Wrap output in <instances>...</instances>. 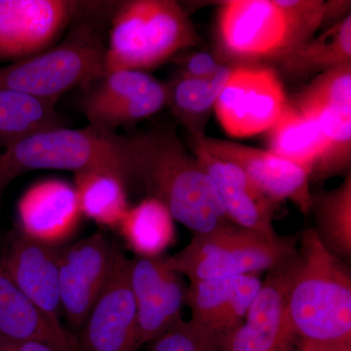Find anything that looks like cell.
I'll return each instance as SVG.
<instances>
[{
  "instance_id": "18",
  "label": "cell",
  "mask_w": 351,
  "mask_h": 351,
  "mask_svg": "<svg viewBox=\"0 0 351 351\" xmlns=\"http://www.w3.org/2000/svg\"><path fill=\"white\" fill-rule=\"evenodd\" d=\"M17 215L22 234L52 246L69 239L82 217L75 186L60 179L32 184L21 196Z\"/></svg>"
},
{
  "instance_id": "12",
  "label": "cell",
  "mask_w": 351,
  "mask_h": 351,
  "mask_svg": "<svg viewBox=\"0 0 351 351\" xmlns=\"http://www.w3.org/2000/svg\"><path fill=\"white\" fill-rule=\"evenodd\" d=\"M292 261L269 272L244 322L221 336V351H298L287 308Z\"/></svg>"
},
{
  "instance_id": "17",
  "label": "cell",
  "mask_w": 351,
  "mask_h": 351,
  "mask_svg": "<svg viewBox=\"0 0 351 351\" xmlns=\"http://www.w3.org/2000/svg\"><path fill=\"white\" fill-rule=\"evenodd\" d=\"M191 145L195 158L213 181L233 225L277 237L272 221L278 204L263 195L239 166L208 151L196 138H193Z\"/></svg>"
},
{
  "instance_id": "27",
  "label": "cell",
  "mask_w": 351,
  "mask_h": 351,
  "mask_svg": "<svg viewBox=\"0 0 351 351\" xmlns=\"http://www.w3.org/2000/svg\"><path fill=\"white\" fill-rule=\"evenodd\" d=\"M314 232L328 251L341 260L351 257V173L338 188L313 195Z\"/></svg>"
},
{
  "instance_id": "9",
  "label": "cell",
  "mask_w": 351,
  "mask_h": 351,
  "mask_svg": "<svg viewBox=\"0 0 351 351\" xmlns=\"http://www.w3.org/2000/svg\"><path fill=\"white\" fill-rule=\"evenodd\" d=\"M87 4L69 0H0V62L49 49Z\"/></svg>"
},
{
  "instance_id": "31",
  "label": "cell",
  "mask_w": 351,
  "mask_h": 351,
  "mask_svg": "<svg viewBox=\"0 0 351 351\" xmlns=\"http://www.w3.org/2000/svg\"><path fill=\"white\" fill-rule=\"evenodd\" d=\"M263 281L258 274L232 276L230 295L223 323L221 335L232 331L244 322L246 314L262 289Z\"/></svg>"
},
{
  "instance_id": "2",
  "label": "cell",
  "mask_w": 351,
  "mask_h": 351,
  "mask_svg": "<svg viewBox=\"0 0 351 351\" xmlns=\"http://www.w3.org/2000/svg\"><path fill=\"white\" fill-rule=\"evenodd\" d=\"M291 263L287 308L300 339L351 341V276L314 230L302 233Z\"/></svg>"
},
{
  "instance_id": "13",
  "label": "cell",
  "mask_w": 351,
  "mask_h": 351,
  "mask_svg": "<svg viewBox=\"0 0 351 351\" xmlns=\"http://www.w3.org/2000/svg\"><path fill=\"white\" fill-rule=\"evenodd\" d=\"M117 248L94 233L60 250V293L63 316L80 331L107 283Z\"/></svg>"
},
{
  "instance_id": "20",
  "label": "cell",
  "mask_w": 351,
  "mask_h": 351,
  "mask_svg": "<svg viewBox=\"0 0 351 351\" xmlns=\"http://www.w3.org/2000/svg\"><path fill=\"white\" fill-rule=\"evenodd\" d=\"M127 176L112 168L75 173V186L82 216L108 228H119L128 211Z\"/></svg>"
},
{
  "instance_id": "36",
  "label": "cell",
  "mask_w": 351,
  "mask_h": 351,
  "mask_svg": "<svg viewBox=\"0 0 351 351\" xmlns=\"http://www.w3.org/2000/svg\"><path fill=\"white\" fill-rule=\"evenodd\" d=\"M0 351H11L10 339L0 337Z\"/></svg>"
},
{
  "instance_id": "25",
  "label": "cell",
  "mask_w": 351,
  "mask_h": 351,
  "mask_svg": "<svg viewBox=\"0 0 351 351\" xmlns=\"http://www.w3.org/2000/svg\"><path fill=\"white\" fill-rule=\"evenodd\" d=\"M119 230L136 257H161L175 241L174 218L165 205L154 197L129 208Z\"/></svg>"
},
{
  "instance_id": "24",
  "label": "cell",
  "mask_w": 351,
  "mask_h": 351,
  "mask_svg": "<svg viewBox=\"0 0 351 351\" xmlns=\"http://www.w3.org/2000/svg\"><path fill=\"white\" fill-rule=\"evenodd\" d=\"M290 77H306L351 64V15L278 61Z\"/></svg>"
},
{
  "instance_id": "35",
  "label": "cell",
  "mask_w": 351,
  "mask_h": 351,
  "mask_svg": "<svg viewBox=\"0 0 351 351\" xmlns=\"http://www.w3.org/2000/svg\"><path fill=\"white\" fill-rule=\"evenodd\" d=\"M11 351H58L45 343L38 341H11Z\"/></svg>"
},
{
  "instance_id": "11",
  "label": "cell",
  "mask_w": 351,
  "mask_h": 351,
  "mask_svg": "<svg viewBox=\"0 0 351 351\" xmlns=\"http://www.w3.org/2000/svg\"><path fill=\"white\" fill-rule=\"evenodd\" d=\"M129 258L117 248L107 283L80 329L82 351H137L138 321Z\"/></svg>"
},
{
  "instance_id": "5",
  "label": "cell",
  "mask_w": 351,
  "mask_h": 351,
  "mask_svg": "<svg viewBox=\"0 0 351 351\" xmlns=\"http://www.w3.org/2000/svg\"><path fill=\"white\" fill-rule=\"evenodd\" d=\"M91 168L121 171L131 180L127 137L92 124L58 127L29 136L0 154V177L9 184L29 171L76 173Z\"/></svg>"
},
{
  "instance_id": "21",
  "label": "cell",
  "mask_w": 351,
  "mask_h": 351,
  "mask_svg": "<svg viewBox=\"0 0 351 351\" xmlns=\"http://www.w3.org/2000/svg\"><path fill=\"white\" fill-rule=\"evenodd\" d=\"M234 64H226L218 73L206 78L178 75L166 82L167 105L193 138L206 136V127L217 99L230 77Z\"/></svg>"
},
{
  "instance_id": "26",
  "label": "cell",
  "mask_w": 351,
  "mask_h": 351,
  "mask_svg": "<svg viewBox=\"0 0 351 351\" xmlns=\"http://www.w3.org/2000/svg\"><path fill=\"white\" fill-rule=\"evenodd\" d=\"M55 106L24 92L0 87V147L8 149L24 138L64 127Z\"/></svg>"
},
{
  "instance_id": "23",
  "label": "cell",
  "mask_w": 351,
  "mask_h": 351,
  "mask_svg": "<svg viewBox=\"0 0 351 351\" xmlns=\"http://www.w3.org/2000/svg\"><path fill=\"white\" fill-rule=\"evenodd\" d=\"M293 104L317 121L326 138V151L311 173V179L350 172L351 104L300 98Z\"/></svg>"
},
{
  "instance_id": "22",
  "label": "cell",
  "mask_w": 351,
  "mask_h": 351,
  "mask_svg": "<svg viewBox=\"0 0 351 351\" xmlns=\"http://www.w3.org/2000/svg\"><path fill=\"white\" fill-rule=\"evenodd\" d=\"M267 151L313 173L326 151L319 124L289 101L282 115L267 132Z\"/></svg>"
},
{
  "instance_id": "15",
  "label": "cell",
  "mask_w": 351,
  "mask_h": 351,
  "mask_svg": "<svg viewBox=\"0 0 351 351\" xmlns=\"http://www.w3.org/2000/svg\"><path fill=\"white\" fill-rule=\"evenodd\" d=\"M193 138L208 151L239 166L263 195L277 204L290 200L302 213L311 212L313 195L308 170L269 151L207 136Z\"/></svg>"
},
{
  "instance_id": "32",
  "label": "cell",
  "mask_w": 351,
  "mask_h": 351,
  "mask_svg": "<svg viewBox=\"0 0 351 351\" xmlns=\"http://www.w3.org/2000/svg\"><path fill=\"white\" fill-rule=\"evenodd\" d=\"M179 68V75L186 77L206 78L213 76L228 64L218 52L195 51L173 58Z\"/></svg>"
},
{
  "instance_id": "34",
  "label": "cell",
  "mask_w": 351,
  "mask_h": 351,
  "mask_svg": "<svg viewBox=\"0 0 351 351\" xmlns=\"http://www.w3.org/2000/svg\"><path fill=\"white\" fill-rule=\"evenodd\" d=\"M298 351H351V341L332 343L300 339Z\"/></svg>"
},
{
  "instance_id": "14",
  "label": "cell",
  "mask_w": 351,
  "mask_h": 351,
  "mask_svg": "<svg viewBox=\"0 0 351 351\" xmlns=\"http://www.w3.org/2000/svg\"><path fill=\"white\" fill-rule=\"evenodd\" d=\"M128 274L137 308L140 348L156 341L182 319L188 288L163 257L132 258Z\"/></svg>"
},
{
  "instance_id": "6",
  "label": "cell",
  "mask_w": 351,
  "mask_h": 351,
  "mask_svg": "<svg viewBox=\"0 0 351 351\" xmlns=\"http://www.w3.org/2000/svg\"><path fill=\"white\" fill-rule=\"evenodd\" d=\"M106 47L96 27L82 23L61 43L0 68V87L55 106L69 90L90 86L105 75Z\"/></svg>"
},
{
  "instance_id": "30",
  "label": "cell",
  "mask_w": 351,
  "mask_h": 351,
  "mask_svg": "<svg viewBox=\"0 0 351 351\" xmlns=\"http://www.w3.org/2000/svg\"><path fill=\"white\" fill-rule=\"evenodd\" d=\"M287 18L292 36L293 50L313 38L322 27L323 0H274ZM291 51V52H292ZM289 54V53H288Z\"/></svg>"
},
{
  "instance_id": "10",
  "label": "cell",
  "mask_w": 351,
  "mask_h": 351,
  "mask_svg": "<svg viewBox=\"0 0 351 351\" xmlns=\"http://www.w3.org/2000/svg\"><path fill=\"white\" fill-rule=\"evenodd\" d=\"M82 108L92 125L115 131L156 114L167 105V88L147 71L106 73L90 85Z\"/></svg>"
},
{
  "instance_id": "1",
  "label": "cell",
  "mask_w": 351,
  "mask_h": 351,
  "mask_svg": "<svg viewBox=\"0 0 351 351\" xmlns=\"http://www.w3.org/2000/svg\"><path fill=\"white\" fill-rule=\"evenodd\" d=\"M131 179L142 182L147 197L162 202L176 221L193 233L232 223L210 176L173 129L127 138Z\"/></svg>"
},
{
  "instance_id": "4",
  "label": "cell",
  "mask_w": 351,
  "mask_h": 351,
  "mask_svg": "<svg viewBox=\"0 0 351 351\" xmlns=\"http://www.w3.org/2000/svg\"><path fill=\"white\" fill-rule=\"evenodd\" d=\"M300 239L269 237L228 223L193 233L182 250L166 258L171 269L191 281L228 278L280 269L295 258Z\"/></svg>"
},
{
  "instance_id": "28",
  "label": "cell",
  "mask_w": 351,
  "mask_h": 351,
  "mask_svg": "<svg viewBox=\"0 0 351 351\" xmlns=\"http://www.w3.org/2000/svg\"><path fill=\"white\" fill-rule=\"evenodd\" d=\"M230 283L232 277L191 281L186 297L191 320L221 336Z\"/></svg>"
},
{
  "instance_id": "3",
  "label": "cell",
  "mask_w": 351,
  "mask_h": 351,
  "mask_svg": "<svg viewBox=\"0 0 351 351\" xmlns=\"http://www.w3.org/2000/svg\"><path fill=\"white\" fill-rule=\"evenodd\" d=\"M201 39L188 14L173 0H129L113 11L105 75L147 71L196 47Z\"/></svg>"
},
{
  "instance_id": "16",
  "label": "cell",
  "mask_w": 351,
  "mask_h": 351,
  "mask_svg": "<svg viewBox=\"0 0 351 351\" xmlns=\"http://www.w3.org/2000/svg\"><path fill=\"white\" fill-rule=\"evenodd\" d=\"M56 247L16 232L7 240L0 261L18 288L50 319L61 323L60 250Z\"/></svg>"
},
{
  "instance_id": "8",
  "label": "cell",
  "mask_w": 351,
  "mask_h": 351,
  "mask_svg": "<svg viewBox=\"0 0 351 351\" xmlns=\"http://www.w3.org/2000/svg\"><path fill=\"white\" fill-rule=\"evenodd\" d=\"M288 103L282 82L271 66L235 64L214 110L228 135L247 138L269 131Z\"/></svg>"
},
{
  "instance_id": "7",
  "label": "cell",
  "mask_w": 351,
  "mask_h": 351,
  "mask_svg": "<svg viewBox=\"0 0 351 351\" xmlns=\"http://www.w3.org/2000/svg\"><path fill=\"white\" fill-rule=\"evenodd\" d=\"M218 54L232 64L276 61L293 49L287 18L274 0L221 2Z\"/></svg>"
},
{
  "instance_id": "19",
  "label": "cell",
  "mask_w": 351,
  "mask_h": 351,
  "mask_svg": "<svg viewBox=\"0 0 351 351\" xmlns=\"http://www.w3.org/2000/svg\"><path fill=\"white\" fill-rule=\"evenodd\" d=\"M0 337L38 341L58 351H82L78 339L50 319L18 288L0 261Z\"/></svg>"
},
{
  "instance_id": "29",
  "label": "cell",
  "mask_w": 351,
  "mask_h": 351,
  "mask_svg": "<svg viewBox=\"0 0 351 351\" xmlns=\"http://www.w3.org/2000/svg\"><path fill=\"white\" fill-rule=\"evenodd\" d=\"M152 343L151 351H221V336L182 318Z\"/></svg>"
},
{
  "instance_id": "37",
  "label": "cell",
  "mask_w": 351,
  "mask_h": 351,
  "mask_svg": "<svg viewBox=\"0 0 351 351\" xmlns=\"http://www.w3.org/2000/svg\"><path fill=\"white\" fill-rule=\"evenodd\" d=\"M9 184H10L9 182H7L5 180L2 179V178L0 177V201H1L2 195H3L4 191H5V189Z\"/></svg>"
},
{
  "instance_id": "33",
  "label": "cell",
  "mask_w": 351,
  "mask_h": 351,
  "mask_svg": "<svg viewBox=\"0 0 351 351\" xmlns=\"http://www.w3.org/2000/svg\"><path fill=\"white\" fill-rule=\"evenodd\" d=\"M351 1L350 0H329L324 1L323 11V25L328 27L339 24L351 15Z\"/></svg>"
}]
</instances>
